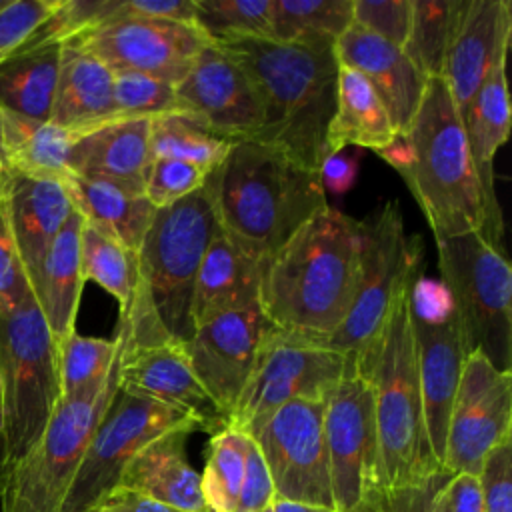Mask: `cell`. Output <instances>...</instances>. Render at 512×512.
Segmentation results:
<instances>
[{
    "instance_id": "6da1fadb",
    "label": "cell",
    "mask_w": 512,
    "mask_h": 512,
    "mask_svg": "<svg viewBox=\"0 0 512 512\" xmlns=\"http://www.w3.org/2000/svg\"><path fill=\"white\" fill-rule=\"evenodd\" d=\"M202 188L220 230L258 262L328 206L318 170L256 140H236Z\"/></svg>"
},
{
    "instance_id": "7a4b0ae2",
    "label": "cell",
    "mask_w": 512,
    "mask_h": 512,
    "mask_svg": "<svg viewBox=\"0 0 512 512\" xmlns=\"http://www.w3.org/2000/svg\"><path fill=\"white\" fill-rule=\"evenodd\" d=\"M358 220L326 206L262 262L260 306L288 332L324 340L346 320L358 284Z\"/></svg>"
},
{
    "instance_id": "3957f363",
    "label": "cell",
    "mask_w": 512,
    "mask_h": 512,
    "mask_svg": "<svg viewBox=\"0 0 512 512\" xmlns=\"http://www.w3.org/2000/svg\"><path fill=\"white\" fill-rule=\"evenodd\" d=\"M248 76L260 108L256 142L274 146L310 170L330 156L326 136L336 108L334 48H310L272 38L214 42Z\"/></svg>"
},
{
    "instance_id": "277c9868",
    "label": "cell",
    "mask_w": 512,
    "mask_h": 512,
    "mask_svg": "<svg viewBox=\"0 0 512 512\" xmlns=\"http://www.w3.org/2000/svg\"><path fill=\"white\" fill-rule=\"evenodd\" d=\"M218 222L204 188L158 208L138 248V290L120 316L122 348L186 344L194 332L192 296L198 268Z\"/></svg>"
},
{
    "instance_id": "5b68a950",
    "label": "cell",
    "mask_w": 512,
    "mask_h": 512,
    "mask_svg": "<svg viewBox=\"0 0 512 512\" xmlns=\"http://www.w3.org/2000/svg\"><path fill=\"white\" fill-rule=\"evenodd\" d=\"M422 264L414 270V274ZM394 300L376 338L354 358L356 372L370 384L380 450L382 490L418 486L442 470L432 454L422 408L418 354L410 324V282Z\"/></svg>"
},
{
    "instance_id": "8992f818",
    "label": "cell",
    "mask_w": 512,
    "mask_h": 512,
    "mask_svg": "<svg viewBox=\"0 0 512 512\" xmlns=\"http://www.w3.org/2000/svg\"><path fill=\"white\" fill-rule=\"evenodd\" d=\"M408 156L398 170L424 212L434 240L484 232V200L460 112L444 78L426 80L404 134Z\"/></svg>"
},
{
    "instance_id": "52a82bcc",
    "label": "cell",
    "mask_w": 512,
    "mask_h": 512,
    "mask_svg": "<svg viewBox=\"0 0 512 512\" xmlns=\"http://www.w3.org/2000/svg\"><path fill=\"white\" fill-rule=\"evenodd\" d=\"M0 486L36 446L60 402L56 340L32 290L0 312Z\"/></svg>"
},
{
    "instance_id": "ba28073f",
    "label": "cell",
    "mask_w": 512,
    "mask_h": 512,
    "mask_svg": "<svg viewBox=\"0 0 512 512\" xmlns=\"http://www.w3.org/2000/svg\"><path fill=\"white\" fill-rule=\"evenodd\" d=\"M118 392V356L88 390L60 398L46 430L0 486V512H60L82 456Z\"/></svg>"
},
{
    "instance_id": "9c48e42d",
    "label": "cell",
    "mask_w": 512,
    "mask_h": 512,
    "mask_svg": "<svg viewBox=\"0 0 512 512\" xmlns=\"http://www.w3.org/2000/svg\"><path fill=\"white\" fill-rule=\"evenodd\" d=\"M442 286L456 310L466 350L512 372V268L480 232L436 242Z\"/></svg>"
},
{
    "instance_id": "30bf717a",
    "label": "cell",
    "mask_w": 512,
    "mask_h": 512,
    "mask_svg": "<svg viewBox=\"0 0 512 512\" xmlns=\"http://www.w3.org/2000/svg\"><path fill=\"white\" fill-rule=\"evenodd\" d=\"M358 284L346 320L326 338V346L358 356L386 324L394 300L422 264L420 238H408L394 200L358 220Z\"/></svg>"
},
{
    "instance_id": "8fae6325",
    "label": "cell",
    "mask_w": 512,
    "mask_h": 512,
    "mask_svg": "<svg viewBox=\"0 0 512 512\" xmlns=\"http://www.w3.org/2000/svg\"><path fill=\"white\" fill-rule=\"evenodd\" d=\"M354 370V356L326 346L324 340L272 328L260 344L252 374L224 428L244 432L252 422L292 400L326 402Z\"/></svg>"
},
{
    "instance_id": "7c38bea8",
    "label": "cell",
    "mask_w": 512,
    "mask_h": 512,
    "mask_svg": "<svg viewBox=\"0 0 512 512\" xmlns=\"http://www.w3.org/2000/svg\"><path fill=\"white\" fill-rule=\"evenodd\" d=\"M202 424L192 414L118 388L82 456L60 512H92L112 494L128 462L168 430Z\"/></svg>"
},
{
    "instance_id": "4fadbf2b",
    "label": "cell",
    "mask_w": 512,
    "mask_h": 512,
    "mask_svg": "<svg viewBox=\"0 0 512 512\" xmlns=\"http://www.w3.org/2000/svg\"><path fill=\"white\" fill-rule=\"evenodd\" d=\"M408 300L426 434L432 454L442 466L450 410L468 350L456 310L442 282L424 280L420 268L410 282Z\"/></svg>"
},
{
    "instance_id": "5bb4252c",
    "label": "cell",
    "mask_w": 512,
    "mask_h": 512,
    "mask_svg": "<svg viewBox=\"0 0 512 512\" xmlns=\"http://www.w3.org/2000/svg\"><path fill=\"white\" fill-rule=\"evenodd\" d=\"M324 404L310 400L286 402L252 422L244 434L256 442L278 500L334 510Z\"/></svg>"
},
{
    "instance_id": "9a60e30c",
    "label": "cell",
    "mask_w": 512,
    "mask_h": 512,
    "mask_svg": "<svg viewBox=\"0 0 512 512\" xmlns=\"http://www.w3.org/2000/svg\"><path fill=\"white\" fill-rule=\"evenodd\" d=\"M324 438L334 512H368L384 490L374 396L356 370L324 404Z\"/></svg>"
},
{
    "instance_id": "2e32d148",
    "label": "cell",
    "mask_w": 512,
    "mask_h": 512,
    "mask_svg": "<svg viewBox=\"0 0 512 512\" xmlns=\"http://www.w3.org/2000/svg\"><path fill=\"white\" fill-rule=\"evenodd\" d=\"M68 42L94 54L112 72H140L178 84L212 40L196 24L114 16Z\"/></svg>"
},
{
    "instance_id": "e0dca14e",
    "label": "cell",
    "mask_w": 512,
    "mask_h": 512,
    "mask_svg": "<svg viewBox=\"0 0 512 512\" xmlns=\"http://www.w3.org/2000/svg\"><path fill=\"white\" fill-rule=\"evenodd\" d=\"M506 438H512V372H500L480 352H470L450 410L442 468L478 474L484 456Z\"/></svg>"
},
{
    "instance_id": "ac0fdd59",
    "label": "cell",
    "mask_w": 512,
    "mask_h": 512,
    "mask_svg": "<svg viewBox=\"0 0 512 512\" xmlns=\"http://www.w3.org/2000/svg\"><path fill=\"white\" fill-rule=\"evenodd\" d=\"M272 328L276 326L256 302L196 326L184 344L192 372L224 416V426L252 374L260 344Z\"/></svg>"
},
{
    "instance_id": "d6986e66",
    "label": "cell",
    "mask_w": 512,
    "mask_h": 512,
    "mask_svg": "<svg viewBox=\"0 0 512 512\" xmlns=\"http://www.w3.org/2000/svg\"><path fill=\"white\" fill-rule=\"evenodd\" d=\"M178 112L226 140H254L262 108L244 70L214 42L204 46L176 84Z\"/></svg>"
},
{
    "instance_id": "ffe728a7",
    "label": "cell",
    "mask_w": 512,
    "mask_h": 512,
    "mask_svg": "<svg viewBox=\"0 0 512 512\" xmlns=\"http://www.w3.org/2000/svg\"><path fill=\"white\" fill-rule=\"evenodd\" d=\"M510 38L512 4L508 0H464L442 70L458 112H464L488 74L506 62Z\"/></svg>"
},
{
    "instance_id": "44dd1931",
    "label": "cell",
    "mask_w": 512,
    "mask_h": 512,
    "mask_svg": "<svg viewBox=\"0 0 512 512\" xmlns=\"http://www.w3.org/2000/svg\"><path fill=\"white\" fill-rule=\"evenodd\" d=\"M118 388L180 408L198 418L202 430L212 434L224 428V416L192 372L182 344L130 350L118 346Z\"/></svg>"
},
{
    "instance_id": "7402d4cb",
    "label": "cell",
    "mask_w": 512,
    "mask_h": 512,
    "mask_svg": "<svg viewBox=\"0 0 512 512\" xmlns=\"http://www.w3.org/2000/svg\"><path fill=\"white\" fill-rule=\"evenodd\" d=\"M338 64L360 72L382 100L398 136H404L416 116L426 86L402 48L374 36L354 22L334 44Z\"/></svg>"
},
{
    "instance_id": "603a6c76",
    "label": "cell",
    "mask_w": 512,
    "mask_h": 512,
    "mask_svg": "<svg viewBox=\"0 0 512 512\" xmlns=\"http://www.w3.org/2000/svg\"><path fill=\"white\" fill-rule=\"evenodd\" d=\"M0 210L30 276L74 212V206L62 180L6 168L2 172Z\"/></svg>"
},
{
    "instance_id": "cb8c5ba5",
    "label": "cell",
    "mask_w": 512,
    "mask_h": 512,
    "mask_svg": "<svg viewBox=\"0 0 512 512\" xmlns=\"http://www.w3.org/2000/svg\"><path fill=\"white\" fill-rule=\"evenodd\" d=\"M510 96L506 84V62L498 64L478 88L470 104L460 112L470 160L484 200L482 236L496 248H502V210L496 196L494 156L510 134Z\"/></svg>"
},
{
    "instance_id": "d4e9b609",
    "label": "cell",
    "mask_w": 512,
    "mask_h": 512,
    "mask_svg": "<svg viewBox=\"0 0 512 512\" xmlns=\"http://www.w3.org/2000/svg\"><path fill=\"white\" fill-rule=\"evenodd\" d=\"M150 124V118H122L82 134L70 152L68 170L144 194L152 166Z\"/></svg>"
},
{
    "instance_id": "484cf974",
    "label": "cell",
    "mask_w": 512,
    "mask_h": 512,
    "mask_svg": "<svg viewBox=\"0 0 512 512\" xmlns=\"http://www.w3.org/2000/svg\"><path fill=\"white\" fill-rule=\"evenodd\" d=\"M196 426H182L148 442L122 472L118 488L140 492L178 512H204L200 472L188 462L186 442Z\"/></svg>"
},
{
    "instance_id": "4316f807",
    "label": "cell",
    "mask_w": 512,
    "mask_h": 512,
    "mask_svg": "<svg viewBox=\"0 0 512 512\" xmlns=\"http://www.w3.org/2000/svg\"><path fill=\"white\" fill-rule=\"evenodd\" d=\"M114 120H122L114 104V72L82 46L64 42L50 122L82 136Z\"/></svg>"
},
{
    "instance_id": "83f0119b",
    "label": "cell",
    "mask_w": 512,
    "mask_h": 512,
    "mask_svg": "<svg viewBox=\"0 0 512 512\" xmlns=\"http://www.w3.org/2000/svg\"><path fill=\"white\" fill-rule=\"evenodd\" d=\"M260 280L262 262L250 258L236 244H232L218 226L208 250L202 256L194 284V328L218 314L260 302Z\"/></svg>"
},
{
    "instance_id": "f1b7e54d",
    "label": "cell",
    "mask_w": 512,
    "mask_h": 512,
    "mask_svg": "<svg viewBox=\"0 0 512 512\" xmlns=\"http://www.w3.org/2000/svg\"><path fill=\"white\" fill-rule=\"evenodd\" d=\"M82 224L84 218L74 210L36 270L28 276L34 300L56 342L76 330V314L84 288L80 270Z\"/></svg>"
},
{
    "instance_id": "f546056e",
    "label": "cell",
    "mask_w": 512,
    "mask_h": 512,
    "mask_svg": "<svg viewBox=\"0 0 512 512\" xmlns=\"http://www.w3.org/2000/svg\"><path fill=\"white\" fill-rule=\"evenodd\" d=\"M62 184L74 210L86 224L138 252L156 214V208L144 194H130L114 184L82 178L72 172L62 178Z\"/></svg>"
},
{
    "instance_id": "4dcf8cb0",
    "label": "cell",
    "mask_w": 512,
    "mask_h": 512,
    "mask_svg": "<svg viewBox=\"0 0 512 512\" xmlns=\"http://www.w3.org/2000/svg\"><path fill=\"white\" fill-rule=\"evenodd\" d=\"M392 120L370 86V82L348 66H338L336 108L328 126V152L336 154L346 146L384 150L396 138Z\"/></svg>"
},
{
    "instance_id": "1f68e13d",
    "label": "cell",
    "mask_w": 512,
    "mask_h": 512,
    "mask_svg": "<svg viewBox=\"0 0 512 512\" xmlns=\"http://www.w3.org/2000/svg\"><path fill=\"white\" fill-rule=\"evenodd\" d=\"M60 42L26 44L0 62V108L32 120H50Z\"/></svg>"
},
{
    "instance_id": "d6a6232c",
    "label": "cell",
    "mask_w": 512,
    "mask_h": 512,
    "mask_svg": "<svg viewBox=\"0 0 512 512\" xmlns=\"http://www.w3.org/2000/svg\"><path fill=\"white\" fill-rule=\"evenodd\" d=\"M6 168L30 176L62 180L80 134L50 120H32L2 110Z\"/></svg>"
},
{
    "instance_id": "836d02e7",
    "label": "cell",
    "mask_w": 512,
    "mask_h": 512,
    "mask_svg": "<svg viewBox=\"0 0 512 512\" xmlns=\"http://www.w3.org/2000/svg\"><path fill=\"white\" fill-rule=\"evenodd\" d=\"M352 24V0H272L270 38L310 48H334Z\"/></svg>"
},
{
    "instance_id": "e575fe53",
    "label": "cell",
    "mask_w": 512,
    "mask_h": 512,
    "mask_svg": "<svg viewBox=\"0 0 512 512\" xmlns=\"http://www.w3.org/2000/svg\"><path fill=\"white\" fill-rule=\"evenodd\" d=\"M80 270L84 282H96L118 300L120 316L130 310L140 280L138 252L84 222L80 230Z\"/></svg>"
},
{
    "instance_id": "d590c367",
    "label": "cell",
    "mask_w": 512,
    "mask_h": 512,
    "mask_svg": "<svg viewBox=\"0 0 512 512\" xmlns=\"http://www.w3.org/2000/svg\"><path fill=\"white\" fill-rule=\"evenodd\" d=\"M464 0H412V24L402 52L424 76L442 78Z\"/></svg>"
},
{
    "instance_id": "8d00e7d4",
    "label": "cell",
    "mask_w": 512,
    "mask_h": 512,
    "mask_svg": "<svg viewBox=\"0 0 512 512\" xmlns=\"http://www.w3.org/2000/svg\"><path fill=\"white\" fill-rule=\"evenodd\" d=\"M232 144L182 114H164L150 124L152 158L182 160L198 166L206 176L226 158Z\"/></svg>"
},
{
    "instance_id": "74e56055",
    "label": "cell",
    "mask_w": 512,
    "mask_h": 512,
    "mask_svg": "<svg viewBox=\"0 0 512 512\" xmlns=\"http://www.w3.org/2000/svg\"><path fill=\"white\" fill-rule=\"evenodd\" d=\"M248 436L234 428L212 434L204 470L200 472L202 498L210 512H236L246 466Z\"/></svg>"
},
{
    "instance_id": "f35d334b",
    "label": "cell",
    "mask_w": 512,
    "mask_h": 512,
    "mask_svg": "<svg viewBox=\"0 0 512 512\" xmlns=\"http://www.w3.org/2000/svg\"><path fill=\"white\" fill-rule=\"evenodd\" d=\"M118 338H92L76 330L56 342L60 398L80 394L100 384L118 356Z\"/></svg>"
},
{
    "instance_id": "ab89813d",
    "label": "cell",
    "mask_w": 512,
    "mask_h": 512,
    "mask_svg": "<svg viewBox=\"0 0 512 512\" xmlns=\"http://www.w3.org/2000/svg\"><path fill=\"white\" fill-rule=\"evenodd\" d=\"M194 24L212 42L270 38L272 0H194Z\"/></svg>"
},
{
    "instance_id": "60d3db41",
    "label": "cell",
    "mask_w": 512,
    "mask_h": 512,
    "mask_svg": "<svg viewBox=\"0 0 512 512\" xmlns=\"http://www.w3.org/2000/svg\"><path fill=\"white\" fill-rule=\"evenodd\" d=\"M114 104L120 118L176 114V84L140 72H114Z\"/></svg>"
},
{
    "instance_id": "b9f144b4",
    "label": "cell",
    "mask_w": 512,
    "mask_h": 512,
    "mask_svg": "<svg viewBox=\"0 0 512 512\" xmlns=\"http://www.w3.org/2000/svg\"><path fill=\"white\" fill-rule=\"evenodd\" d=\"M204 180L206 172L194 164L172 158H152L144 196L156 210L166 208L200 190Z\"/></svg>"
},
{
    "instance_id": "7bdbcfd3",
    "label": "cell",
    "mask_w": 512,
    "mask_h": 512,
    "mask_svg": "<svg viewBox=\"0 0 512 512\" xmlns=\"http://www.w3.org/2000/svg\"><path fill=\"white\" fill-rule=\"evenodd\" d=\"M352 22L404 48L412 24V0H352Z\"/></svg>"
},
{
    "instance_id": "ee69618b",
    "label": "cell",
    "mask_w": 512,
    "mask_h": 512,
    "mask_svg": "<svg viewBox=\"0 0 512 512\" xmlns=\"http://www.w3.org/2000/svg\"><path fill=\"white\" fill-rule=\"evenodd\" d=\"M58 4L60 0H10L0 10V62L20 50Z\"/></svg>"
},
{
    "instance_id": "f6af8a7d",
    "label": "cell",
    "mask_w": 512,
    "mask_h": 512,
    "mask_svg": "<svg viewBox=\"0 0 512 512\" xmlns=\"http://www.w3.org/2000/svg\"><path fill=\"white\" fill-rule=\"evenodd\" d=\"M450 474L442 468L418 486L384 490L368 512H448L446 482Z\"/></svg>"
},
{
    "instance_id": "bcb514c9",
    "label": "cell",
    "mask_w": 512,
    "mask_h": 512,
    "mask_svg": "<svg viewBox=\"0 0 512 512\" xmlns=\"http://www.w3.org/2000/svg\"><path fill=\"white\" fill-rule=\"evenodd\" d=\"M478 478L484 512H512V438L502 440L484 456Z\"/></svg>"
},
{
    "instance_id": "7dc6e473",
    "label": "cell",
    "mask_w": 512,
    "mask_h": 512,
    "mask_svg": "<svg viewBox=\"0 0 512 512\" xmlns=\"http://www.w3.org/2000/svg\"><path fill=\"white\" fill-rule=\"evenodd\" d=\"M274 498H276L274 484H272L270 472L266 468V462H264L256 442L248 436L244 480H242L236 512H262L272 506Z\"/></svg>"
},
{
    "instance_id": "c3c4849f",
    "label": "cell",
    "mask_w": 512,
    "mask_h": 512,
    "mask_svg": "<svg viewBox=\"0 0 512 512\" xmlns=\"http://www.w3.org/2000/svg\"><path fill=\"white\" fill-rule=\"evenodd\" d=\"M30 290L28 274L0 210V312L14 308Z\"/></svg>"
},
{
    "instance_id": "681fc988",
    "label": "cell",
    "mask_w": 512,
    "mask_h": 512,
    "mask_svg": "<svg viewBox=\"0 0 512 512\" xmlns=\"http://www.w3.org/2000/svg\"><path fill=\"white\" fill-rule=\"evenodd\" d=\"M116 16L194 24V0H122Z\"/></svg>"
},
{
    "instance_id": "f907efd6",
    "label": "cell",
    "mask_w": 512,
    "mask_h": 512,
    "mask_svg": "<svg viewBox=\"0 0 512 512\" xmlns=\"http://www.w3.org/2000/svg\"><path fill=\"white\" fill-rule=\"evenodd\" d=\"M444 492L448 512H484L482 486L478 474H450Z\"/></svg>"
},
{
    "instance_id": "816d5d0a",
    "label": "cell",
    "mask_w": 512,
    "mask_h": 512,
    "mask_svg": "<svg viewBox=\"0 0 512 512\" xmlns=\"http://www.w3.org/2000/svg\"><path fill=\"white\" fill-rule=\"evenodd\" d=\"M358 176V160L356 156L344 154L342 150L336 154H330L324 164L320 166V178L324 190H330L334 194L348 192Z\"/></svg>"
},
{
    "instance_id": "f5cc1de1",
    "label": "cell",
    "mask_w": 512,
    "mask_h": 512,
    "mask_svg": "<svg viewBox=\"0 0 512 512\" xmlns=\"http://www.w3.org/2000/svg\"><path fill=\"white\" fill-rule=\"evenodd\" d=\"M92 512H178V510L162 502H156L140 492H134L128 488H116Z\"/></svg>"
},
{
    "instance_id": "db71d44e",
    "label": "cell",
    "mask_w": 512,
    "mask_h": 512,
    "mask_svg": "<svg viewBox=\"0 0 512 512\" xmlns=\"http://www.w3.org/2000/svg\"><path fill=\"white\" fill-rule=\"evenodd\" d=\"M274 512H334L332 508H322V506H310V504H300V502H288V500H274L272 502Z\"/></svg>"
},
{
    "instance_id": "11a10c76",
    "label": "cell",
    "mask_w": 512,
    "mask_h": 512,
    "mask_svg": "<svg viewBox=\"0 0 512 512\" xmlns=\"http://www.w3.org/2000/svg\"><path fill=\"white\" fill-rule=\"evenodd\" d=\"M0 170H6V148H4V118L0 108Z\"/></svg>"
},
{
    "instance_id": "9f6ffc18",
    "label": "cell",
    "mask_w": 512,
    "mask_h": 512,
    "mask_svg": "<svg viewBox=\"0 0 512 512\" xmlns=\"http://www.w3.org/2000/svg\"><path fill=\"white\" fill-rule=\"evenodd\" d=\"M8 2H10V0H0V10H2V8H4Z\"/></svg>"
},
{
    "instance_id": "6f0895ef",
    "label": "cell",
    "mask_w": 512,
    "mask_h": 512,
    "mask_svg": "<svg viewBox=\"0 0 512 512\" xmlns=\"http://www.w3.org/2000/svg\"><path fill=\"white\" fill-rule=\"evenodd\" d=\"M0 412H2V388H0Z\"/></svg>"
},
{
    "instance_id": "680465c9",
    "label": "cell",
    "mask_w": 512,
    "mask_h": 512,
    "mask_svg": "<svg viewBox=\"0 0 512 512\" xmlns=\"http://www.w3.org/2000/svg\"><path fill=\"white\" fill-rule=\"evenodd\" d=\"M262 512H274V510H272V506H270V508H266V510H262Z\"/></svg>"
},
{
    "instance_id": "91938a15",
    "label": "cell",
    "mask_w": 512,
    "mask_h": 512,
    "mask_svg": "<svg viewBox=\"0 0 512 512\" xmlns=\"http://www.w3.org/2000/svg\"><path fill=\"white\" fill-rule=\"evenodd\" d=\"M2 172H4V170H0V186H2Z\"/></svg>"
},
{
    "instance_id": "94428289",
    "label": "cell",
    "mask_w": 512,
    "mask_h": 512,
    "mask_svg": "<svg viewBox=\"0 0 512 512\" xmlns=\"http://www.w3.org/2000/svg\"><path fill=\"white\" fill-rule=\"evenodd\" d=\"M204 512H210V510H208V508H206V510H204Z\"/></svg>"
}]
</instances>
